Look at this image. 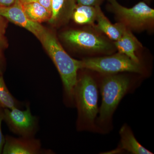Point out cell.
Wrapping results in <instances>:
<instances>
[{
  "label": "cell",
  "mask_w": 154,
  "mask_h": 154,
  "mask_svg": "<svg viewBox=\"0 0 154 154\" xmlns=\"http://www.w3.org/2000/svg\"><path fill=\"white\" fill-rule=\"evenodd\" d=\"M38 39L48 53L59 73L63 88V100L68 107H74V91L78 72L81 69V60L69 55L54 35L46 29Z\"/></svg>",
  "instance_id": "1"
},
{
  "label": "cell",
  "mask_w": 154,
  "mask_h": 154,
  "mask_svg": "<svg viewBox=\"0 0 154 154\" xmlns=\"http://www.w3.org/2000/svg\"><path fill=\"white\" fill-rule=\"evenodd\" d=\"M99 84L102 102L96 124L97 132L104 134L111 130L113 113L133 85L128 75L119 73L104 75Z\"/></svg>",
  "instance_id": "2"
},
{
  "label": "cell",
  "mask_w": 154,
  "mask_h": 154,
  "mask_svg": "<svg viewBox=\"0 0 154 154\" xmlns=\"http://www.w3.org/2000/svg\"><path fill=\"white\" fill-rule=\"evenodd\" d=\"M98 88V83L91 75L83 73L79 77L78 75L74 100L78 112V131L97 132L96 122L99 111Z\"/></svg>",
  "instance_id": "3"
},
{
  "label": "cell",
  "mask_w": 154,
  "mask_h": 154,
  "mask_svg": "<svg viewBox=\"0 0 154 154\" xmlns=\"http://www.w3.org/2000/svg\"><path fill=\"white\" fill-rule=\"evenodd\" d=\"M97 72L103 75L131 72L142 74L143 67L123 54L118 52L113 55L88 57L81 60V69Z\"/></svg>",
  "instance_id": "4"
},
{
  "label": "cell",
  "mask_w": 154,
  "mask_h": 154,
  "mask_svg": "<svg viewBox=\"0 0 154 154\" xmlns=\"http://www.w3.org/2000/svg\"><path fill=\"white\" fill-rule=\"evenodd\" d=\"M108 8L119 22L131 30L143 31L152 27L154 10L145 2H141L131 8L121 5L116 0H108Z\"/></svg>",
  "instance_id": "5"
},
{
  "label": "cell",
  "mask_w": 154,
  "mask_h": 154,
  "mask_svg": "<svg viewBox=\"0 0 154 154\" xmlns=\"http://www.w3.org/2000/svg\"><path fill=\"white\" fill-rule=\"evenodd\" d=\"M61 37L67 43L88 53L110 54L116 48L107 38L91 30H67Z\"/></svg>",
  "instance_id": "6"
},
{
  "label": "cell",
  "mask_w": 154,
  "mask_h": 154,
  "mask_svg": "<svg viewBox=\"0 0 154 154\" xmlns=\"http://www.w3.org/2000/svg\"><path fill=\"white\" fill-rule=\"evenodd\" d=\"M26 109H4L5 120L9 129L20 137H35L39 128L38 119L31 113L30 105L26 104Z\"/></svg>",
  "instance_id": "7"
},
{
  "label": "cell",
  "mask_w": 154,
  "mask_h": 154,
  "mask_svg": "<svg viewBox=\"0 0 154 154\" xmlns=\"http://www.w3.org/2000/svg\"><path fill=\"white\" fill-rule=\"evenodd\" d=\"M0 15L16 25L24 28L38 38L45 28L40 23L31 21L25 15L22 3L19 0L8 7L0 6Z\"/></svg>",
  "instance_id": "8"
},
{
  "label": "cell",
  "mask_w": 154,
  "mask_h": 154,
  "mask_svg": "<svg viewBox=\"0 0 154 154\" xmlns=\"http://www.w3.org/2000/svg\"><path fill=\"white\" fill-rule=\"evenodd\" d=\"M50 150L42 147L40 140L35 137L17 138L7 135L3 147V154H52Z\"/></svg>",
  "instance_id": "9"
},
{
  "label": "cell",
  "mask_w": 154,
  "mask_h": 154,
  "mask_svg": "<svg viewBox=\"0 0 154 154\" xmlns=\"http://www.w3.org/2000/svg\"><path fill=\"white\" fill-rule=\"evenodd\" d=\"M120 143L118 148L113 153L125 151L132 154H152L153 153L141 145L136 138L128 125L124 124L120 128L119 132Z\"/></svg>",
  "instance_id": "10"
},
{
  "label": "cell",
  "mask_w": 154,
  "mask_h": 154,
  "mask_svg": "<svg viewBox=\"0 0 154 154\" xmlns=\"http://www.w3.org/2000/svg\"><path fill=\"white\" fill-rule=\"evenodd\" d=\"M96 22L97 24L95 26V29L104 33L114 41L118 40L127 28L120 22H118L115 24L111 23L103 14L100 6L97 7Z\"/></svg>",
  "instance_id": "11"
},
{
  "label": "cell",
  "mask_w": 154,
  "mask_h": 154,
  "mask_svg": "<svg viewBox=\"0 0 154 154\" xmlns=\"http://www.w3.org/2000/svg\"><path fill=\"white\" fill-rule=\"evenodd\" d=\"M76 4V0H52L49 22L52 24L67 22L71 18Z\"/></svg>",
  "instance_id": "12"
},
{
  "label": "cell",
  "mask_w": 154,
  "mask_h": 154,
  "mask_svg": "<svg viewBox=\"0 0 154 154\" xmlns=\"http://www.w3.org/2000/svg\"><path fill=\"white\" fill-rule=\"evenodd\" d=\"M114 45L119 52L126 55L137 62H140L135 52L139 48L142 47V45L129 29L127 28L122 36L115 41Z\"/></svg>",
  "instance_id": "13"
},
{
  "label": "cell",
  "mask_w": 154,
  "mask_h": 154,
  "mask_svg": "<svg viewBox=\"0 0 154 154\" xmlns=\"http://www.w3.org/2000/svg\"><path fill=\"white\" fill-rule=\"evenodd\" d=\"M97 7L76 4L71 18L79 25L94 26L97 16Z\"/></svg>",
  "instance_id": "14"
},
{
  "label": "cell",
  "mask_w": 154,
  "mask_h": 154,
  "mask_svg": "<svg viewBox=\"0 0 154 154\" xmlns=\"http://www.w3.org/2000/svg\"><path fill=\"white\" fill-rule=\"evenodd\" d=\"M24 13L28 19L33 22L41 23L49 21L51 14L38 2L22 4Z\"/></svg>",
  "instance_id": "15"
},
{
  "label": "cell",
  "mask_w": 154,
  "mask_h": 154,
  "mask_svg": "<svg viewBox=\"0 0 154 154\" xmlns=\"http://www.w3.org/2000/svg\"><path fill=\"white\" fill-rule=\"evenodd\" d=\"M24 104L17 100L6 85L2 75H0V107L3 109H21Z\"/></svg>",
  "instance_id": "16"
},
{
  "label": "cell",
  "mask_w": 154,
  "mask_h": 154,
  "mask_svg": "<svg viewBox=\"0 0 154 154\" xmlns=\"http://www.w3.org/2000/svg\"><path fill=\"white\" fill-rule=\"evenodd\" d=\"M6 19L5 18L0 15V43L5 48H7L8 46V41L5 36L7 27Z\"/></svg>",
  "instance_id": "17"
},
{
  "label": "cell",
  "mask_w": 154,
  "mask_h": 154,
  "mask_svg": "<svg viewBox=\"0 0 154 154\" xmlns=\"http://www.w3.org/2000/svg\"><path fill=\"white\" fill-rule=\"evenodd\" d=\"M4 109L0 107V154H2L3 147L5 141V137L3 135L2 130V123L4 120Z\"/></svg>",
  "instance_id": "18"
},
{
  "label": "cell",
  "mask_w": 154,
  "mask_h": 154,
  "mask_svg": "<svg viewBox=\"0 0 154 154\" xmlns=\"http://www.w3.org/2000/svg\"><path fill=\"white\" fill-rule=\"evenodd\" d=\"M105 0H76L77 4L97 7L100 6Z\"/></svg>",
  "instance_id": "19"
},
{
  "label": "cell",
  "mask_w": 154,
  "mask_h": 154,
  "mask_svg": "<svg viewBox=\"0 0 154 154\" xmlns=\"http://www.w3.org/2000/svg\"><path fill=\"white\" fill-rule=\"evenodd\" d=\"M5 48L0 43V75L3 74L5 67V61L3 54V50Z\"/></svg>",
  "instance_id": "20"
},
{
  "label": "cell",
  "mask_w": 154,
  "mask_h": 154,
  "mask_svg": "<svg viewBox=\"0 0 154 154\" xmlns=\"http://www.w3.org/2000/svg\"><path fill=\"white\" fill-rule=\"evenodd\" d=\"M52 0H38V2L51 14Z\"/></svg>",
  "instance_id": "21"
},
{
  "label": "cell",
  "mask_w": 154,
  "mask_h": 154,
  "mask_svg": "<svg viewBox=\"0 0 154 154\" xmlns=\"http://www.w3.org/2000/svg\"><path fill=\"white\" fill-rule=\"evenodd\" d=\"M16 0H0V6L8 7L14 5Z\"/></svg>",
  "instance_id": "22"
},
{
  "label": "cell",
  "mask_w": 154,
  "mask_h": 154,
  "mask_svg": "<svg viewBox=\"0 0 154 154\" xmlns=\"http://www.w3.org/2000/svg\"><path fill=\"white\" fill-rule=\"evenodd\" d=\"M38 1V0H21L20 2L22 4H28V3L37 2Z\"/></svg>",
  "instance_id": "23"
},
{
  "label": "cell",
  "mask_w": 154,
  "mask_h": 154,
  "mask_svg": "<svg viewBox=\"0 0 154 154\" xmlns=\"http://www.w3.org/2000/svg\"><path fill=\"white\" fill-rule=\"evenodd\" d=\"M143 1H144L145 2H146V3H149V2L150 1V0H143Z\"/></svg>",
  "instance_id": "24"
},
{
  "label": "cell",
  "mask_w": 154,
  "mask_h": 154,
  "mask_svg": "<svg viewBox=\"0 0 154 154\" xmlns=\"http://www.w3.org/2000/svg\"><path fill=\"white\" fill-rule=\"evenodd\" d=\"M19 1H21V0H19Z\"/></svg>",
  "instance_id": "25"
}]
</instances>
